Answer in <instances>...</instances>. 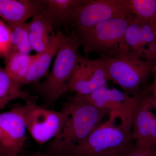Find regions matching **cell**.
I'll use <instances>...</instances> for the list:
<instances>
[{
  "label": "cell",
  "instance_id": "26",
  "mask_svg": "<svg viewBox=\"0 0 156 156\" xmlns=\"http://www.w3.org/2000/svg\"><path fill=\"white\" fill-rule=\"evenodd\" d=\"M127 152L124 153H120L110 154L102 156H126V153Z\"/></svg>",
  "mask_w": 156,
  "mask_h": 156
},
{
  "label": "cell",
  "instance_id": "22",
  "mask_svg": "<svg viewBox=\"0 0 156 156\" xmlns=\"http://www.w3.org/2000/svg\"><path fill=\"white\" fill-rule=\"evenodd\" d=\"M136 56L147 60L156 61V41L144 47Z\"/></svg>",
  "mask_w": 156,
  "mask_h": 156
},
{
  "label": "cell",
  "instance_id": "19",
  "mask_svg": "<svg viewBox=\"0 0 156 156\" xmlns=\"http://www.w3.org/2000/svg\"><path fill=\"white\" fill-rule=\"evenodd\" d=\"M8 26L11 33L12 48L23 54H29L32 49L29 35L28 23H22Z\"/></svg>",
  "mask_w": 156,
  "mask_h": 156
},
{
  "label": "cell",
  "instance_id": "18",
  "mask_svg": "<svg viewBox=\"0 0 156 156\" xmlns=\"http://www.w3.org/2000/svg\"><path fill=\"white\" fill-rule=\"evenodd\" d=\"M34 56L20 53L12 47L5 58L6 72L21 87L28 74Z\"/></svg>",
  "mask_w": 156,
  "mask_h": 156
},
{
  "label": "cell",
  "instance_id": "17",
  "mask_svg": "<svg viewBox=\"0 0 156 156\" xmlns=\"http://www.w3.org/2000/svg\"><path fill=\"white\" fill-rule=\"evenodd\" d=\"M17 99L26 102L36 101L35 97L23 91L21 86L6 72L5 68L0 66V109L5 108L12 101Z\"/></svg>",
  "mask_w": 156,
  "mask_h": 156
},
{
  "label": "cell",
  "instance_id": "10",
  "mask_svg": "<svg viewBox=\"0 0 156 156\" xmlns=\"http://www.w3.org/2000/svg\"><path fill=\"white\" fill-rule=\"evenodd\" d=\"M151 95H140L139 104L132 118L131 136L134 146L143 149L156 148V117Z\"/></svg>",
  "mask_w": 156,
  "mask_h": 156
},
{
  "label": "cell",
  "instance_id": "24",
  "mask_svg": "<svg viewBox=\"0 0 156 156\" xmlns=\"http://www.w3.org/2000/svg\"><path fill=\"white\" fill-rule=\"evenodd\" d=\"M153 75H154V81L151 88L152 92V95L151 96L152 98L154 108H155L156 110V61L155 62L154 65Z\"/></svg>",
  "mask_w": 156,
  "mask_h": 156
},
{
  "label": "cell",
  "instance_id": "28",
  "mask_svg": "<svg viewBox=\"0 0 156 156\" xmlns=\"http://www.w3.org/2000/svg\"><path fill=\"white\" fill-rule=\"evenodd\" d=\"M0 156H2V155H1V154H0Z\"/></svg>",
  "mask_w": 156,
  "mask_h": 156
},
{
  "label": "cell",
  "instance_id": "20",
  "mask_svg": "<svg viewBox=\"0 0 156 156\" xmlns=\"http://www.w3.org/2000/svg\"><path fill=\"white\" fill-rule=\"evenodd\" d=\"M132 15L140 19L153 21L156 15V0H128Z\"/></svg>",
  "mask_w": 156,
  "mask_h": 156
},
{
  "label": "cell",
  "instance_id": "11",
  "mask_svg": "<svg viewBox=\"0 0 156 156\" xmlns=\"http://www.w3.org/2000/svg\"><path fill=\"white\" fill-rule=\"evenodd\" d=\"M26 127L15 107L0 113V154L19 156L27 140Z\"/></svg>",
  "mask_w": 156,
  "mask_h": 156
},
{
  "label": "cell",
  "instance_id": "25",
  "mask_svg": "<svg viewBox=\"0 0 156 156\" xmlns=\"http://www.w3.org/2000/svg\"><path fill=\"white\" fill-rule=\"evenodd\" d=\"M30 156H53L50 155L48 154L43 153L40 151H34L31 153L30 154Z\"/></svg>",
  "mask_w": 156,
  "mask_h": 156
},
{
  "label": "cell",
  "instance_id": "23",
  "mask_svg": "<svg viewBox=\"0 0 156 156\" xmlns=\"http://www.w3.org/2000/svg\"><path fill=\"white\" fill-rule=\"evenodd\" d=\"M126 156H156V148H140L134 145L128 150Z\"/></svg>",
  "mask_w": 156,
  "mask_h": 156
},
{
  "label": "cell",
  "instance_id": "5",
  "mask_svg": "<svg viewBox=\"0 0 156 156\" xmlns=\"http://www.w3.org/2000/svg\"><path fill=\"white\" fill-rule=\"evenodd\" d=\"M80 47L76 40L68 37L56 53L51 73L43 82L36 85L38 93L47 104H55L69 91L68 82L77 62Z\"/></svg>",
  "mask_w": 156,
  "mask_h": 156
},
{
  "label": "cell",
  "instance_id": "9",
  "mask_svg": "<svg viewBox=\"0 0 156 156\" xmlns=\"http://www.w3.org/2000/svg\"><path fill=\"white\" fill-rule=\"evenodd\" d=\"M140 95L130 96L119 89H110L106 86L89 95H81L97 107L119 116L125 122L132 127V118Z\"/></svg>",
  "mask_w": 156,
  "mask_h": 156
},
{
  "label": "cell",
  "instance_id": "1",
  "mask_svg": "<svg viewBox=\"0 0 156 156\" xmlns=\"http://www.w3.org/2000/svg\"><path fill=\"white\" fill-rule=\"evenodd\" d=\"M108 120L97 126L80 142L55 153L53 156H102L126 152L133 146L131 127L110 112Z\"/></svg>",
  "mask_w": 156,
  "mask_h": 156
},
{
  "label": "cell",
  "instance_id": "3",
  "mask_svg": "<svg viewBox=\"0 0 156 156\" xmlns=\"http://www.w3.org/2000/svg\"><path fill=\"white\" fill-rule=\"evenodd\" d=\"M132 16L105 20L71 38L83 48L86 57L91 53H98L100 57L126 55L129 53V48L125 36Z\"/></svg>",
  "mask_w": 156,
  "mask_h": 156
},
{
  "label": "cell",
  "instance_id": "7",
  "mask_svg": "<svg viewBox=\"0 0 156 156\" xmlns=\"http://www.w3.org/2000/svg\"><path fill=\"white\" fill-rule=\"evenodd\" d=\"M14 107L22 116L27 130L39 145L54 139L58 135L68 114L64 106L59 111L52 110L39 106L35 101Z\"/></svg>",
  "mask_w": 156,
  "mask_h": 156
},
{
  "label": "cell",
  "instance_id": "14",
  "mask_svg": "<svg viewBox=\"0 0 156 156\" xmlns=\"http://www.w3.org/2000/svg\"><path fill=\"white\" fill-rule=\"evenodd\" d=\"M68 38V37L62 33L58 30L56 37L49 48L41 53H37L34 56L29 70L23 86L40 83L42 78L46 74L52 59L56 56L58 49Z\"/></svg>",
  "mask_w": 156,
  "mask_h": 156
},
{
  "label": "cell",
  "instance_id": "8",
  "mask_svg": "<svg viewBox=\"0 0 156 156\" xmlns=\"http://www.w3.org/2000/svg\"><path fill=\"white\" fill-rule=\"evenodd\" d=\"M108 77L101 58L89 59L79 55L72 74L68 82L69 91L87 95L106 86Z\"/></svg>",
  "mask_w": 156,
  "mask_h": 156
},
{
  "label": "cell",
  "instance_id": "6",
  "mask_svg": "<svg viewBox=\"0 0 156 156\" xmlns=\"http://www.w3.org/2000/svg\"><path fill=\"white\" fill-rule=\"evenodd\" d=\"M132 16L128 0H86L76 8L64 27L67 36L74 37L105 20Z\"/></svg>",
  "mask_w": 156,
  "mask_h": 156
},
{
  "label": "cell",
  "instance_id": "2",
  "mask_svg": "<svg viewBox=\"0 0 156 156\" xmlns=\"http://www.w3.org/2000/svg\"><path fill=\"white\" fill-rule=\"evenodd\" d=\"M64 106L68 116L60 132L50 142L48 154L52 155L85 139L109 112L97 107L80 94L70 98Z\"/></svg>",
  "mask_w": 156,
  "mask_h": 156
},
{
  "label": "cell",
  "instance_id": "21",
  "mask_svg": "<svg viewBox=\"0 0 156 156\" xmlns=\"http://www.w3.org/2000/svg\"><path fill=\"white\" fill-rule=\"evenodd\" d=\"M11 48L10 29L8 26L0 20V55L5 58Z\"/></svg>",
  "mask_w": 156,
  "mask_h": 156
},
{
  "label": "cell",
  "instance_id": "12",
  "mask_svg": "<svg viewBox=\"0 0 156 156\" xmlns=\"http://www.w3.org/2000/svg\"><path fill=\"white\" fill-rule=\"evenodd\" d=\"M41 9V0H0V17L8 25L26 22Z\"/></svg>",
  "mask_w": 156,
  "mask_h": 156
},
{
  "label": "cell",
  "instance_id": "13",
  "mask_svg": "<svg viewBox=\"0 0 156 156\" xmlns=\"http://www.w3.org/2000/svg\"><path fill=\"white\" fill-rule=\"evenodd\" d=\"M125 40L129 53L136 55L144 47L156 41L154 21H147L133 15L126 31Z\"/></svg>",
  "mask_w": 156,
  "mask_h": 156
},
{
  "label": "cell",
  "instance_id": "27",
  "mask_svg": "<svg viewBox=\"0 0 156 156\" xmlns=\"http://www.w3.org/2000/svg\"><path fill=\"white\" fill-rule=\"evenodd\" d=\"M154 21L156 25V15L154 19Z\"/></svg>",
  "mask_w": 156,
  "mask_h": 156
},
{
  "label": "cell",
  "instance_id": "15",
  "mask_svg": "<svg viewBox=\"0 0 156 156\" xmlns=\"http://www.w3.org/2000/svg\"><path fill=\"white\" fill-rule=\"evenodd\" d=\"M86 0H41V14L59 29L64 27L78 6Z\"/></svg>",
  "mask_w": 156,
  "mask_h": 156
},
{
  "label": "cell",
  "instance_id": "16",
  "mask_svg": "<svg viewBox=\"0 0 156 156\" xmlns=\"http://www.w3.org/2000/svg\"><path fill=\"white\" fill-rule=\"evenodd\" d=\"M54 29L53 26L42 14H37L33 17L28 23L32 49L37 53L47 50L56 37Z\"/></svg>",
  "mask_w": 156,
  "mask_h": 156
},
{
  "label": "cell",
  "instance_id": "4",
  "mask_svg": "<svg viewBox=\"0 0 156 156\" xmlns=\"http://www.w3.org/2000/svg\"><path fill=\"white\" fill-rule=\"evenodd\" d=\"M108 80L118 85L123 92L131 96H138L139 91L151 75L155 62L128 53L115 57L102 56Z\"/></svg>",
  "mask_w": 156,
  "mask_h": 156
}]
</instances>
